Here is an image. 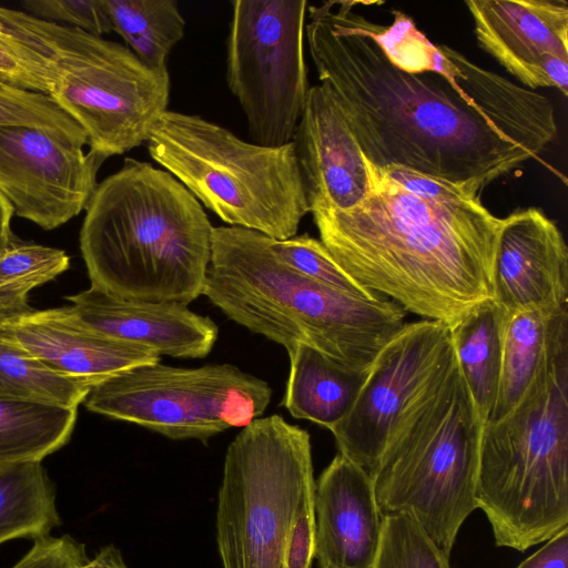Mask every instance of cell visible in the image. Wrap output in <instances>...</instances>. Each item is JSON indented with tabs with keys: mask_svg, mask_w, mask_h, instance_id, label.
I'll use <instances>...</instances> for the list:
<instances>
[{
	"mask_svg": "<svg viewBox=\"0 0 568 568\" xmlns=\"http://www.w3.org/2000/svg\"><path fill=\"white\" fill-rule=\"evenodd\" d=\"M23 11L39 19L100 36L112 32L104 0H23Z\"/></svg>",
	"mask_w": 568,
	"mask_h": 568,
	"instance_id": "d6a6232c",
	"label": "cell"
},
{
	"mask_svg": "<svg viewBox=\"0 0 568 568\" xmlns=\"http://www.w3.org/2000/svg\"><path fill=\"white\" fill-rule=\"evenodd\" d=\"M69 265L63 250L11 242L0 253V323L30 312L29 293L53 281Z\"/></svg>",
	"mask_w": 568,
	"mask_h": 568,
	"instance_id": "4316f807",
	"label": "cell"
},
{
	"mask_svg": "<svg viewBox=\"0 0 568 568\" xmlns=\"http://www.w3.org/2000/svg\"><path fill=\"white\" fill-rule=\"evenodd\" d=\"M105 160L47 130L0 125V194L13 214L47 231L85 211Z\"/></svg>",
	"mask_w": 568,
	"mask_h": 568,
	"instance_id": "4fadbf2b",
	"label": "cell"
},
{
	"mask_svg": "<svg viewBox=\"0 0 568 568\" xmlns=\"http://www.w3.org/2000/svg\"><path fill=\"white\" fill-rule=\"evenodd\" d=\"M293 143L312 216L346 212L367 199L373 190L368 160L327 84L310 88Z\"/></svg>",
	"mask_w": 568,
	"mask_h": 568,
	"instance_id": "2e32d148",
	"label": "cell"
},
{
	"mask_svg": "<svg viewBox=\"0 0 568 568\" xmlns=\"http://www.w3.org/2000/svg\"><path fill=\"white\" fill-rule=\"evenodd\" d=\"M272 252L301 274L339 292L365 301L385 298L362 286L332 256L325 245L308 234L277 241L271 239Z\"/></svg>",
	"mask_w": 568,
	"mask_h": 568,
	"instance_id": "4dcf8cb0",
	"label": "cell"
},
{
	"mask_svg": "<svg viewBox=\"0 0 568 568\" xmlns=\"http://www.w3.org/2000/svg\"><path fill=\"white\" fill-rule=\"evenodd\" d=\"M493 300L506 314L568 307V247L536 206L503 217L493 265Z\"/></svg>",
	"mask_w": 568,
	"mask_h": 568,
	"instance_id": "e0dca14e",
	"label": "cell"
},
{
	"mask_svg": "<svg viewBox=\"0 0 568 568\" xmlns=\"http://www.w3.org/2000/svg\"><path fill=\"white\" fill-rule=\"evenodd\" d=\"M310 434L280 415L256 418L226 449L217 495L223 568H285L291 535L314 503Z\"/></svg>",
	"mask_w": 568,
	"mask_h": 568,
	"instance_id": "ba28073f",
	"label": "cell"
},
{
	"mask_svg": "<svg viewBox=\"0 0 568 568\" xmlns=\"http://www.w3.org/2000/svg\"><path fill=\"white\" fill-rule=\"evenodd\" d=\"M475 501L495 544L518 551L568 525V353L518 405L481 428Z\"/></svg>",
	"mask_w": 568,
	"mask_h": 568,
	"instance_id": "8992f818",
	"label": "cell"
},
{
	"mask_svg": "<svg viewBox=\"0 0 568 568\" xmlns=\"http://www.w3.org/2000/svg\"><path fill=\"white\" fill-rule=\"evenodd\" d=\"M568 353V307L506 314L496 402L487 422L510 413L537 377Z\"/></svg>",
	"mask_w": 568,
	"mask_h": 568,
	"instance_id": "44dd1931",
	"label": "cell"
},
{
	"mask_svg": "<svg viewBox=\"0 0 568 568\" xmlns=\"http://www.w3.org/2000/svg\"><path fill=\"white\" fill-rule=\"evenodd\" d=\"M273 390L231 364L174 367L160 362L112 375L92 387L87 409L171 439H199L245 427L267 408Z\"/></svg>",
	"mask_w": 568,
	"mask_h": 568,
	"instance_id": "30bf717a",
	"label": "cell"
},
{
	"mask_svg": "<svg viewBox=\"0 0 568 568\" xmlns=\"http://www.w3.org/2000/svg\"><path fill=\"white\" fill-rule=\"evenodd\" d=\"M213 227L173 175L126 158L98 183L85 209L80 250L91 286L129 300L187 305L203 292Z\"/></svg>",
	"mask_w": 568,
	"mask_h": 568,
	"instance_id": "3957f363",
	"label": "cell"
},
{
	"mask_svg": "<svg viewBox=\"0 0 568 568\" xmlns=\"http://www.w3.org/2000/svg\"><path fill=\"white\" fill-rule=\"evenodd\" d=\"M452 349L447 325L429 320L405 324L376 356L349 413L329 429L339 454L369 475L395 418Z\"/></svg>",
	"mask_w": 568,
	"mask_h": 568,
	"instance_id": "5bb4252c",
	"label": "cell"
},
{
	"mask_svg": "<svg viewBox=\"0 0 568 568\" xmlns=\"http://www.w3.org/2000/svg\"><path fill=\"white\" fill-rule=\"evenodd\" d=\"M13 241L12 233L0 230V253Z\"/></svg>",
	"mask_w": 568,
	"mask_h": 568,
	"instance_id": "ab89813d",
	"label": "cell"
},
{
	"mask_svg": "<svg viewBox=\"0 0 568 568\" xmlns=\"http://www.w3.org/2000/svg\"><path fill=\"white\" fill-rule=\"evenodd\" d=\"M77 408L0 397V468L41 463L71 438Z\"/></svg>",
	"mask_w": 568,
	"mask_h": 568,
	"instance_id": "cb8c5ba5",
	"label": "cell"
},
{
	"mask_svg": "<svg viewBox=\"0 0 568 568\" xmlns=\"http://www.w3.org/2000/svg\"><path fill=\"white\" fill-rule=\"evenodd\" d=\"M505 318L506 312L489 300L449 327L457 362L484 423L497 397Z\"/></svg>",
	"mask_w": 568,
	"mask_h": 568,
	"instance_id": "603a6c76",
	"label": "cell"
},
{
	"mask_svg": "<svg viewBox=\"0 0 568 568\" xmlns=\"http://www.w3.org/2000/svg\"><path fill=\"white\" fill-rule=\"evenodd\" d=\"M14 13L54 72L48 95L84 130L91 151L108 159L146 143L168 111V69H150L126 45L103 37Z\"/></svg>",
	"mask_w": 568,
	"mask_h": 568,
	"instance_id": "9c48e42d",
	"label": "cell"
},
{
	"mask_svg": "<svg viewBox=\"0 0 568 568\" xmlns=\"http://www.w3.org/2000/svg\"><path fill=\"white\" fill-rule=\"evenodd\" d=\"M368 163L366 200L346 212L313 215L335 261L365 288L448 327L493 300L503 217L480 197H420Z\"/></svg>",
	"mask_w": 568,
	"mask_h": 568,
	"instance_id": "7a4b0ae2",
	"label": "cell"
},
{
	"mask_svg": "<svg viewBox=\"0 0 568 568\" xmlns=\"http://www.w3.org/2000/svg\"><path fill=\"white\" fill-rule=\"evenodd\" d=\"M315 552L314 503L301 513L291 535L285 568H312Z\"/></svg>",
	"mask_w": 568,
	"mask_h": 568,
	"instance_id": "d590c367",
	"label": "cell"
},
{
	"mask_svg": "<svg viewBox=\"0 0 568 568\" xmlns=\"http://www.w3.org/2000/svg\"><path fill=\"white\" fill-rule=\"evenodd\" d=\"M0 339L53 373L94 387L112 375L160 362L152 349L87 327L71 305L30 312L0 323Z\"/></svg>",
	"mask_w": 568,
	"mask_h": 568,
	"instance_id": "ac0fdd59",
	"label": "cell"
},
{
	"mask_svg": "<svg viewBox=\"0 0 568 568\" xmlns=\"http://www.w3.org/2000/svg\"><path fill=\"white\" fill-rule=\"evenodd\" d=\"M305 39L318 80L329 87L364 156L463 189L471 197L529 160L531 150L433 72L394 65L371 38L307 7Z\"/></svg>",
	"mask_w": 568,
	"mask_h": 568,
	"instance_id": "6da1fadb",
	"label": "cell"
},
{
	"mask_svg": "<svg viewBox=\"0 0 568 568\" xmlns=\"http://www.w3.org/2000/svg\"><path fill=\"white\" fill-rule=\"evenodd\" d=\"M483 425L453 348L395 418L369 474L382 515H409L447 556L477 508Z\"/></svg>",
	"mask_w": 568,
	"mask_h": 568,
	"instance_id": "5b68a950",
	"label": "cell"
},
{
	"mask_svg": "<svg viewBox=\"0 0 568 568\" xmlns=\"http://www.w3.org/2000/svg\"><path fill=\"white\" fill-rule=\"evenodd\" d=\"M91 387L58 375L0 339V397L78 407Z\"/></svg>",
	"mask_w": 568,
	"mask_h": 568,
	"instance_id": "83f0119b",
	"label": "cell"
},
{
	"mask_svg": "<svg viewBox=\"0 0 568 568\" xmlns=\"http://www.w3.org/2000/svg\"><path fill=\"white\" fill-rule=\"evenodd\" d=\"M546 541L517 568H568V527Z\"/></svg>",
	"mask_w": 568,
	"mask_h": 568,
	"instance_id": "8d00e7d4",
	"label": "cell"
},
{
	"mask_svg": "<svg viewBox=\"0 0 568 568\" xmlns=\"http://www.w3.org/2000/svg\"><path fill=\"white\" fill-rule=\"evenodd\" d=\"M0 80L47 95L54 80L38 40L16 18L13 9L3 6H0Z\"/></svg>",
	"mask_w": 568,
	"mask_h": 568,
	"instance_id": "f1b7e54d",
	"label": "cell"
},
{
	"mask_svg": "<svg viewBox=\"0 0 568 568\" xmlns=\"http://www.w3.org/2000/svg\"><path fill=\"white\" fill-rule=\"evenodd\" d=\"M60 525L55 488L41 463L0 468V545L37 540Z\"/></svg>",
	"mask_w": 568,
	"mask_h": 568,
	"instance_id": "d4e9b609",
	"label": "cell"
},
{
	"mask_svg": "<svg viewBox=\"0 0 568 568\" xmlns=\"http://www.w3.org/2000/svg\"><path fill=\"white\" fill-rule=\"evenodd\" d=\"M287 354L290 375L281 405L294 418L331 429L352 409L369 368L344 365L305 344Z\"/></svg>",
	"mask_w": 568,
	"mask_h": 568,
	"instance_id": "7402d4cb",
	"label": "cell"
},
{
	"mask_svg": "<svg viewBox=\"0 0 568 568\" xmlns=\"http://www.w3.org/2000/svg\"><path fill=\"white\" fill-rule=\"evenodd\" d=\"M355 4L356 1L336 2L333 17L341 26L373 39L397 68L409 73L433 72L443 77L499 126L540 155L535 135L552 113V103L547 97L479 67L446 44H434L412 18L399 10H393V22L383 26L356 12Z\"/></svg>",
	"mask_w": 568,
	"mask_h": 568,
	"instance_id": "7c38bea8",
	"label": "cell"
},
{
	"mask_svg": "<svg viewBox=\"0 0 568 568\" xmlns=\"http://www.w3.org/2000/svg\"><path fill=\"white\" fill-rule=\"evenodd\" d=\"M0 125H27L88 145L84 130L49 95L0 80Z\"/></svg>",
	"mask_w": 568,
	"mask_h": 568,
	"instance_id": "1f68e13d",
	"label": "cell"
},
{
	"mask_svg": "<svg viewBox=\"0 0 568 568\" xmlns=\"http://www.w3.org/2000/svg\"><path fill=\"white\" fill-rule=\"evenodd\" d=\"M374 568H450L447 556L409 515L383 516Z\"/></svg>",
	"mask_w": 568,
	"mask_h": 568,
	"instance_id": "f546056e",
	"label": "cell"
},
{
	"mask_svg": "<svg viewBox=\"0 0 568 568\" xmlns=\"http://www.w3.org/2000/svg\"><path fill=\"white\" fill-rule=\"evenodd\" d=\"M270 241L243 227H213L202 295L287 353L305 344L344 365L369 368L404 327L406 312L388 298L365 301L301 274L272 252Z\"/></svg>",
	"mask_w": 568,
	"mask_h": 568,
	"instance_id": "277c9868",
	"label": "cell"
},
{
	"mask_svg": "<svg viewBox=\"0 0 568 568\" xmlns=\"http://www.w3.org/2000/svg\"><path fill=\"white\" fill-rule=\"evenodd\" d=\"M88 559L84 545L70 535H49L34 540L12 568H80Z\"/></svg>",
	"mask_w": 568,
	"mask_h": 568,
	"instance_id": "836d02e7",
	"label": "cell"
},
{
	"mask_svg": "<svg viewBox=\"0 0 568 568\" xmlns=\"http://www.w3.org/2000/svg\"><path fill=\"white\" fill-rule=\"evenodd\" d=\"M80 568H128L121 551L113 545L102 547L92 559Z\"/></svg>",
	"mask_w": 568,
	"mask_h": 568,
	"instance_id": "74e56055",
	"label": "cell"
},
{
	"mask_svg": "<svg viewBox=\"0 0 568 568\" xmlns=\"http://www.w3.org/2000/svg\"><path fill=\"white\" fill-rule=\"evenodd\" d=\"M226 83L254 143L293 141L310 83L305 60L306 0H233Z\"/></svg>",
	"mask_w": 568,
	"mask_h": 568,
	"instance_id": "8fae6325",
	"label": "cell"
},
{
	"mask_svg": "<svg viewBox=\"0 0 568 568\" xmlns=\"http://www.w3.org/2000/svg\"><path fill=\"white\" fill-rule=\"evenodd\" d=\"M150 156L229 226L283 241L310 213L293 141L246 142L200 115L165 111L146 141Z\"/></svg>",
	"mask_w": 568,
	"mask_h": 568,
	"instance_id": "52a82bcc",
	"label": "cell"
},
{
	"mask_svg": "<svg viewBox=\"0 0 568 568\" xmlns=\"http://www.w3.org/2000/svg\"><path fill=\"white\" fill-rule=\"evenodd\" d=\"M314 511L320 568H374L383 515L367 471L336 455L315 483Z\"/></svg>",
	"mask_w": 568,
	"mask_h": 568,
	"instance_id": "ffe728a7",
	"label": "cell"
},
{
	"mask_svg": "<svg viewBox=\"0 0 568 568\" xmlns=\"http://www.w3.org/2000/svg\"><path fill=\"white\" fill-rule=\"evenodd\" d=\"M112 30L148 68H166L184 37L185 21L175 0H104Z\"/></svg>",
	"mask_w": 568,
	"mask_h": 568,
	"instance_id": "484cf974",
	"label": "cell"
},
{
	"mask_svg": "<svg viewBox=\"0 0 568 568\" xmlns=\"http://www.w3.org/2000/svg\"><path fill=\"white\" fill-rule=\"evenodd\" d=\"M478 45L525 88L568 93L566 0H467Z\"/></svg>",
	"mask_w": 568,
	"mask_h": 568,
	"instance_id": "9a60e30c",
	"label": "cell"
},
{
	"mask_svg": "<svg viewBox=\"0 0 568 568\" xmlns=\"http://www.w3.org/2000/svg\"><path fill=\"white\" fill-rule=\"evenodd\" d=\"M65 298L87 327L148 347L160 357H205L219 336V327L212 318L178 302L129 300L93 286Z\"/></svg>",
	"mask_w": 568,
	"mask_h": 568,
	"instance_id": "d6986e66",
	"label": "cell"
},
{
	"mask_svg": "<svg viewBox=\"0 0 568 568\" xmlns=\"http://www.w3.org/2000/svg\"><path fill=\"white\" fill-rule=\"evenodd\" d=\"M13 209L10 203L0 194V230L11 233V217Z\"/></svg>",
	"mask_w": 568,
	"mask_h": 568,
	"instance_id": "f35d334b",
	"label": "cell"
},
{
	"mask_svg": "<svg viewBox=\"0 0 568 568\" xmlns=\"http://www.w3.org/2000/svg\"><path fill=\"white\" fill-rule=\"evenodd\" d=\"M381 169V168H379ZM382 171L406 191L429 200L476 199L459 186L407 168L389 165Z\"/></svg>",
	"mask_w": 568,
	"mask_h": 568,
	"instance_id": "e575fe53",
	"label": "cell"
}]
</instances>
